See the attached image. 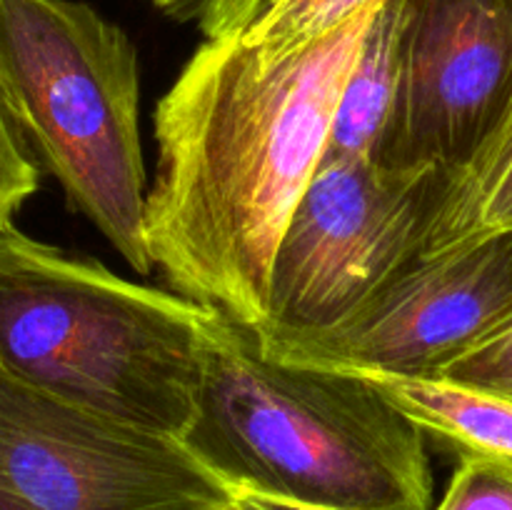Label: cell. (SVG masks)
I'll return each instance as SVG.
<instances>
[{
    "label": "cell",
    "instance_id": "1",
    "mask_svg": "<svg viewBox=\"0 0 512 510\" xmlns=\"http://www.w3.org/2000/svg\"><path fill=\"white\" fill-rule=\"evenodd\" d=\"M375 10L285 58L205 40L153 115L158 173L145 243L173 293L240 328L268 320L285 225L325 158Z\"/></svg>",
    "mask_w": 512,
    "mask_h": 510
},
{
    "label": "cell",
    "instance_id": "2",
    "mask_svg": "<svg viewBox=\"0 0 512 510\" xmlns=\"http://www.w3.org/2000/svg\"><path fill=\"white\" fill-rule=\"evenodd\" d=\"M230 320L10 225L0 233V368L105 418L188 440Z\"/></svg>",
    "mask_w": 512,
    "mask_h": 510
},
{
    "label": "cell",
    "instance_id": "3",
    "mask_svg": "<svg viewBox=\"0 0 512 510\" xmlns=\"http://www.w3.org/2000/svg\"><path fill=\"white\" fill-rule=\"evenodd\" d=\"M188 445L228 485L328 510H433L428 435L368 378L278 360L230 323Z\"/></svg>",
    "mask_w": 512,
    "mask_h": 510
},
{
    "label": "cell",
    "instance_id": "4",
    "mask_svg": "<svg viewBox=\"0 0 512 510\" xmlns=\"http://www.w3.org/2000/svg\"><path fill=\"white\" fill-rule=\"evenodd\" d=\"M0 90L70 208L148 275L140 60L128 33L78 0H0Z\"/></svg>",
    "mask_w": 512,
    "mask_h": 510
},
{
    "label": "cell",
    "instance_id": "5",
    "mask_svg": "<svg viewBox=\"0 0 512 510\" xmlns=\"http://www.w3.org/2000/svg\"><path fill=\"white\" fill-rule=\"evenodd\" d=\"M448 170L323 158L285 225L268 320L253 333L340 323L420 258Z\"/></svg>",
    "mask_w": 512,
    "mask_h": 510
},
{
    "label": "cell",
    "instance_id": "6",
    "mask_svg": "<svg viewBox=\"0 0 512 510\" xmlns=\"http://www.w3.org/2000/svg\"><path fill=\"white\" fill-rule=\"evenodd\" d=\"M0 490L33 510H228L188 440L53 398L0 368Z\"/></svg>",
    "mask_w": 512,
    "mask_h": 510
},
{
    "label": "cell",
    "instance_id": "7",
    "mask_svg": "<svg viewBox=\"0 0 512 510\" xmlns=\"http://www.w3.org/2000/svg\"><path fill=\"white\" fill-rule=\"evenodd\" d=\"M512 320V228L423 255L340 323L253 333L278 360L353 373L440 375Z\"/></svg>",
    "mask_w": 512,
    "mask_h": 510
},
{
    "label": "cell",
    "instance_id": "8",
    "mask_svg": "<svg viewBox=\"0 0 512 510\" xmlns=\"http://www.w3.org/2000/svg\"><path fill=\"white\" fill-rule=\"evenodd\" d=\"M512 98V0H400V73L378 160L453 170Z\"/></svg>",
    "mask_w": 512,
    "mask_h": 510
},
{
    "label": "cell",
    "instance_id": "9",
    "mask_svg": "<svg viewBox=\"0 0 512 510\" xmlns=\"http://www.w3.org/2000/svg\"><path fill=\"white\" fill-rule=\"evenodd\" d=\"M353 373V370H350ZM428 438L512 468V398L443 375L360 373Z\"/></svg>",
    "mask_w": 512,
    "mask_h": 510
},
{
    "label": "cell",
    "instance_id": "10",
    "mask_svg": "<svg viewBox=\"0 0 512 510\" xmlns=\"http://www.w3.org/2000/svg\"><path fill=\"white\" fill-rule=\"evenodd\" d=\"M512 228V98L468 158L445 175L423 255Z\"/></svg>",
    "mask_w": 512,
    "mask_h": 510
},
{
    "label": "cell",
    "instance_id": "11",
    "mask_svg": "<svg viewBox=\"0 0 512 510\" xmlns=\"http://www.w3.org/2000/svg\"><path fill=\"white\" fill-rule=\"evenodd\" d=\"M400 73V0H383L363 35L330 128L325 158L378 160Z\"/></svg>",
    "mask_w": 512,
    "mask_h": 510
},
{
    "label": "cell",
    "instance_id": "12",
    "mask_svg": "<svg viewBox=\"0 0 512 510\" xmlns=\"http://www.w3.org/2000/svg\"><path fill=\"white\" fill-rule=\"evenodd\" d=\"M383 0H268L240 43L263 58H285L378 8Z\"/></svg>",
    "mask_w": 512,
    "mask_h": 510
},
{
    "label": "cell",
    "instance_id": "13",
    "mask_svg": "<svg viewBox=\"0 0 512 510\" xmlns=\"http://www.w3.org/2000/svg\"><path fill=\"white\" fill-rule=\"evenodd\" d=\"M433 510H512V468L478 455H460Z\"/></svg>",
    "mask_w": 512,
    "mask_h": 510
},
{
    "label": "cell",
    "instance_id": "14",
    "mask_svg": "<svg viewBox=\"0 0 512 510\" xmlns=\"http://www.w3.org/2000/svg\"><path fill=\"white\" fill-rule=\"evenodd\" d=\"M40 188V165L15 128L0 90V233Z\"/></svg>",
    "mask_w": 512,
    "mask_h": 510
},
{
    "label": "cell",
    "instance_id": "15",
    "mask_svg": "<svg viewBox=\"0 0 512 510\" xmlns=\"http://www.w3.org/2000/svg\"><path fill=\"white\" fill-rule=\"evenodd\" d=\"M160 13L195 23L205 40L240 38L268 0H150Z\"/></svg>",
    "mask_w": 512,
    "mask_h": 510
},
{
    "label": "cell",
    "instance_id": "16",
    "mask_svg": "<svg viewBox=\"0 0 512 510\" xmlns=\"http://www.w3.org/2000/svg\"><path fill=\"white\" fill-rule=\"evenodd\" d=\"M440 375L512 398V320L455 358Z\"/></svg>",
    "mask_w": 512,
    "mask_h": 510
},
{
    "label": "cell",
    "instance_id": "17",
    "mask_svg": "<svg viewBox=\"0 0 512 510\" xmlns=\"http://www.w3.org/2000/svg\"><path fill=\"white\" fill-rule=\"evenodd\" d=\"M230 500H233V510H328L318 508V505L298 503V500L278 498V495L245 488V485H230Z\"/></svg>",
    "mask_w": 512,
    "mask_h": 510
},
{
    "label": "cell",
    "instance_id": "18",
    "mask_svg": "<svg viewBox=\"0 0 512 510\" xmlns=\"http://www.w3.org/2000/svg\"><path fill=\"white\" fill-rule=\"evenodd\" d=\"M0 510H33L30 505H25L23 500H18L15 495L0 490Z\"/></svg>",
    "mask_w": 512,
    "mask_h": 510
},
{
    "label": "cell",
    "instance_id": "19",
    "mask_svg": "<svg viewBox=\"0 0 512 510\" xmlns=\"http://www.w3.org/2000/svg\"><path fill=\"white\" fill-rule=\"evenodd\" d=\"M228 510H233V508H228Z\"/></svg>",
    "mask_w": 512,
    "mask_h": 510
}]
</instances>
